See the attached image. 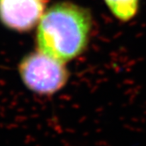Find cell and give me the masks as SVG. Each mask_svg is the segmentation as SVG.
Returning a JSON list of instances; mask_svg holds the SVG:
<instances>
[{
  "mask_svg": "<svg viewBox=\"0 0 146 146\" xmlns=\"http://www.w3.org/2000/svg\"><path fill=\"white\" fill-rule=\"evenodd\" d=\"M92 18L88 9L70 2L48 8L37 26L38 50L64 62L82 55L88 47Z\"/></svg>",
  "mask_w": 146,
  "mask_h": 146,
  "instance_id": "6da1fadb",
  "label": "cell"
},
{
  "mask_svg": "<svg viewBox=\"0 0 146 146\" xmlns=\"http://www.w3.org/2000/svg\"><path fill=\"white\" fill-rule=\"evenodd\" d=\"M24 86L38 95H53L64 88L70 78L65 62L40 50L26 55L18 65Z\"/></svg>",
  "mask_w": 146,
  "mask_h": 146,
  "instance_id": "7a4b0ae2",
  "label": "cell"
},
{
  "mask_svg": "<svg viewBox=\"0 0 146 146\" xmlns=\"http://www.w3.org/2000/svg\"><path fill=\"white\" fill-rule=\"evenodd\" d=\"M47 0H0V22L6 28L26 33L38 26Z\"/></svg>",
  "mask_w": 146,
  "mask_h": 146,
  "instance_id": "3957f363",
  "label": "cell"
},
{
  "mask_svg": "<svg viewBox=\"0 0 146 146\" xmlns=\"http://www.w3.org/2000/svg\"><path fill=\"white\" fill-rule=\"evenodd\" d=\"M113 15L121 21H129L137 15L139 0H105Z\"/></svg>",
  "mask_w": 146,
  "mask_h": 146,
  "instance_id": "277c9868",
  "label": "cell"
}]
</instances>
